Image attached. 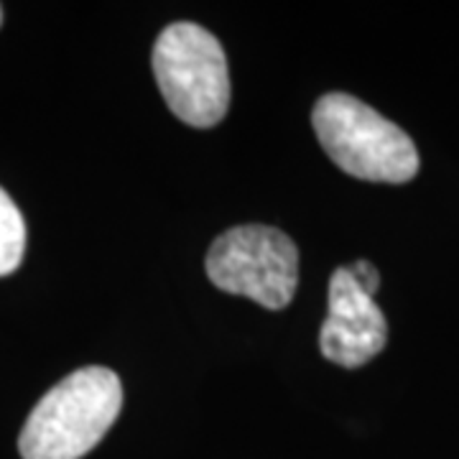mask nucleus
<instances>
[{"label":"nucleus","mask_w":459,"mask_h":459,"mask_svg":"<svg viewBox=\"0 0 459 459\" xmlns=\"http://www.w3.org/2000/svg\"><path fill=\"white\" fill-rule=\"evenodd\" d=\"M153 74L166 105L192 128H212L230 108L222 44L197 23L166 26L153 47Z\"/></svg>","instance_id":"nucleus-3"},{"label":"nucleus","mask_w":459,"mask_h":459,"mask_svg":"<svg viewBox=\"0 0 459 459\" xmlns=\"http://www.w3.org/2000/svg\"><path fill=\"white\" fill-rule=\"evenodd\" d=\"M207 276L228 294L247 296L265 309H283L296 294L299 250L294 240L276 228H232L210 247Z\"/></svg>","instance_id":"nucleus-4"},{"label":"nucleus","mask_w":459,"mask_h":459,"mask_svg":"<svg viewBox=\"0 0 459 459\" xmlns=\"http://www.w3.org/2000/svg\"><path fill=\"white\" fill-rule=\"evenodd\" d=\"M26 222L11 195L0 186V276H11L23 261Z\"/></svg>","instance_id":"nucleus-6"},{"label":"nucleus","mask_w":459,"mask_h":459,"mask_svg":"<svg viewBox=\"0 0 459 459\" xmlns=\"http://www.w3.org/2000/svg\"><path fill=\"white\" fill-rule=\"evenodd\" d=\"M312 123L325 153L350 177L403 184L419 171L409 133L352 95H325L314 105Z\"/></svg>","instance_id":"nucleus-2"},{"label":"nucleus","mask_w":459,"mask_h":459,"mask_svg":"<svg viewBox=\"0 0 459 459\" xmlns=\"http://www.w3.org/2000/svg\"><path fill=\"white\" fill-rule=\"evenodd\" d=\"M347 271H350V276L355 279V283L360 286L365 294H376L377 286H380V273H377V268L370 261H355L352 265H347Z\"/></svg>","instance_id":"nucleus-7"},{"label":"nucleus","mask_w":459,"mask_h":459,"mask_svg":"<svg viewBox=\"0 0 459 459\" xmlns=\"http://www.w3.org/2000/svg\"><path fill=\"white\" fill-rule=\"evenodd\" d=\"M0 23H3V8H0Z\"/></svg>","instance_id":"nucleus-8"},{"label":"nucleus","mask_w":459,"mask_h":459,"mask_svg":"<svg viewBox=\"0 0 459 459\" xmlns=\"http://www.w3.org/2000/svg\"><path fill=\"white\" fill-rule=\"evenodd\" d=\"M385 344L388 322L383 309L347 268H337L329 279V312L319 332L322 355L342 368H360L383 352Z\"/></svg>","instance_id":"nucleus-5"},{"label":"nucleus","mask_w":459,"mask_h":459,"mask_svg":"<svg viewBox=\"0 0 459 459\" xmlns=\"http://www.w3.org/2000/svg\"><path fill=\"white\" fill-rule=\"evenodd\" d=\"M120 409V377L100 365L82 368L36 403L18 437L21 457L82 459L110 431Z\"/></svg>","instance_id":"nucleus-1"}]
</instances>
